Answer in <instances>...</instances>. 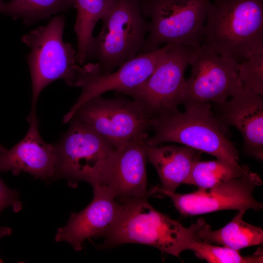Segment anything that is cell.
Segmentation results:
<instances>
[{
  "label": "cell",
  "mask_w": 263,
  "mask_h": 263,
  "mask_svg": "<svg viewBox=\"0 0 263 263\" xmlns=\"http://www.w3.org/2000/svg\"><path fill=\"white\" fill-rule=\"evenodd\" d=\"M185 111L150 119L154 133L146 140L149 146L167 143L182 144L216 159L240 166L239 153L226 134V127L217 118L211 104L186 107Z\"/></svg>",
  "instance_id": "277c9868"
},
{
  "label": "cell",
  "mask_w": 263,
  "mask_h": 263,
  "mask_svg": "<svg viewBox=\"0 0 263 263\" xmlns=\"http://www.w3.org/2000/svg\"><path fill=\"white\" fill-rule=\"evenodd\" d=\"M142 0H115L94 37L88 59L96 60L99 72L110 73L141 53L149 29Z\"/></svg>",
  "instance_id": "5b68a950"
},
{
  "label": "cell",
  "mask_w": 263,
  "mask_h": 263,
  "mask_svg": "<svg viewBox=\"0 0 263 263\" xmlns=\"http://www.w3.org/2000/svg\"><path fill=\"white\" fill-rule=\"evenodd\" d=\"M193 50L172 44L147 79L128 95L149 118L179 112L186 91L185 73Z\"/></svg>",
  "instance_id": "ba28073f"
},
{
  "label": "cell",
  "mask_w": 263,
  "mask_h": 263,
  "mask_svg": "<svg viewBox=\"0 0 263 263\" xmlns=\"http://www.w3.org/2000/svg\"><path fill=\"white\" fill-rule=\"evenodd\" d=\"M239 79L242 87L263 95V53L252 54L243 59L238 66Z\"/></svg>",
  "instance_id": "603a6c76"
},
{
  "label": "cell",
  "mask_w": 263,
  "mask_h": 263,
  "mask_svg": "<svg viewBox=\"0 0 263 263\" xmlns=\"http://www.w3.org/2000/svg\"><path fill=\"white\" fill-rule=\"evenodd\" d=\"M248 169L246 166H237L219 159L199 160L194 164L185 184L195 186L199 189H208L238 177Z\"/></svg>",
  "instance_id": "44dd1931"
},
{
  "label": "cell",
  "mask_w": 263,
  "mask_h": 263,
  "mask_svg": "<svg viewBox=\"0 0 263 263\" xmlns=\"http://www.w3.org/2000/svg\"><path fill=\"white\" fill-rule=\"evenodd\" d=\"M238 64L204 44L194 48L189 60L191 73L186 80L182 104L186 107L221 104L234 96L242 88L238 76Z\"/></svg>",
  "instance_id": "30bf717a"
},
{
  "label": "cell",
  "mask_w": 263,
  "mask_h": 263,
  "mask_svg": "<svg viewBox=\"0 0 263 263\" xmlns=\"http://www.w3.org/2000/svg\"><path fill=\"white\" fill-rule=\"evenodd\" d=\"M4 3L3 0H0V11Z\"/></svg>",
  "instance_id": "484cf974"
},
{
  "label": "cell",
  "mask_w": 263,
  "mask_h": 263,
  "mask_svg": "<svg viewBox=\"0 0 263 263\" xmlns=\"http://www.w3.org/2000/svg\"><path fill=\"white\" fill-rule=\"evenodd\" d=\"M73 6L74 0H10L4 3L0 13L15 20L21 19L25 25L30 26Z\"/></svg>",
  "instance_id": "ffe728a7"
},
{
  "label": "cell",
  "mask_w": 263,
  "mask_h": 263,
  "mask_svg": "<svg viewBox=\"0 0 263 263\" xmlns=\"http://www.w3.org/2000/svg\"><path fill=\"white\" fill-rule=\"evenodd\" d=\"M148 198L118 201L120 204L113 222L100 234L104 238L99 247L110 248L125 244H140L153 246L162 253L177 257L189 250L199 240L197 232L203 218L189 227L155 209Z\"/></svg>",
  "instance_id": "6da1fadb"
},
{
  "label": "cell",
  "mask_w": 263,
  "mask_h": 263,
  "mask_svg": "<svg viewBox=\"0 0 263 263\" xmlns=\"http://www.w3.org/2000/svg\"><path fill=\"white\" fill-rule=\"evenodd\" d=\"M9 207L15 212L20 210L22 207L18 192L8 188L0 178V212Z\"/></svg>",
  "instance_id": "cb8c5ba5"
},
{
  "label": "cell",
  "mask_w": 263,
  "mask_h": 263,
  "mask_svg": "<svg viewBox=\"0 0 263 263\" xmlns=\"http://www.w3.org/2000/svg\"><path fill=\"white\" fill-rule=\"evenodd\" d=\"M68 130L54 145L56 178L75 188L86 182L95 188H106L110 181L118 150L89 125L73 117Z\"/></svg>",
  "instance_id": "3957f363"
},
{
  "label": "cell",
  "mask_w": 263,
  "mask_h": 263,
  "mask_svg": "<svg viewBox=\"0 0 263 263\" xmlns=\"http://www.w3.org/2000/svg\"><path fill=\"white\" fill-rule=\"evenodd\" d=\"M189 250L195 256L209 263H262L263 252L259 248L250 256H243L239 250L225 246L215 245L212 244L194 241L191 244Z\"/></svg>",
  "instance_id": "7402d4cb"
},
{
  "label": "cell",
  "mask_w": 263,
  "mask_h": 263,
  "mask_svg": "<svg viewBox=\"0 0 263 263\" xmlns=\"http://www.w3.org/2000/svg\"><path fill=\"white\" fill-rule=\"evenodd\" d=\"M63 15L55 16L48 24L23 35L22 41L30 48L27 56L30 70L32 98L29 115L36 113V105L42 91L57 79L74 87L77 68L75 50L63 40L65 23Z\"/></svg>",
  "instance_id": "8992f818"
},
{
  "label": "cell",
  "mask_w": 263,
  "mask_h": 263,
  "mask_svg": "<svg viewBox=\"0 0 263 263\" xmlns=\"http://www.w3.org/2000/svg\"><path fill=\"white\" fill-rule=\"evenodd\" d=\"M262 184L259 175L249 169L238 177L189 193L162 190L157 186L155 189L157 195L169 197L182 215L188 216L225 210H261L263 204L255 199L253 192Z\"/></svg>",
  "instance_id": "7c38bea8"
},
{
  "label": "cell",
  "mask_w": 263,
  "mask_h": 263,
  "mask_svg": "<svg viewBox=\"0 0 263 263\" xmlns=\"http://www.w3.org/2000/svg\"><path fill=\"white\" fill-rule=\"evenodd\" d=\"M244 210L238 211L233 219L224 227L212 230L203 219L197 232L200 241L217 244L234 250L261 245L263 243V230L261 227L244 222Z\"/></svg>",
  "instance_id": "ac0fdd59"
},
{
  "label": "cell",
  "mask_w": 263,
  "mask_h": 263,
  "mask_svg": "<svg viewBox=\"0 0 263 263\" xmlns=\"http://www.w3.org/2000/svg\"><path fill=\"white\" fill-rule=\"evenodd\" d=\"M12 232V229L8 227L0 226V238L6 236L10 235ZM3 261L0 258V263Z\"/></svg>",
  "instance_id": "d4e9b609"
},
{
  "label": "cell",
  "mask_w": 263,
  "mask_h": 263,
  "mask_svg": "<svg viewBox=\"0 0 263 263\" xmlns=\"http://www.w3.org/2000/svg\"><path fill=\"white\" fill-rule=\"evenodd\" d=\"M73 117L89 125L118 150L150 129V118L139 106L123 97H94L80 105Z\"/></svg>",
  "instance_id": "8fae6325"
},
{
  "label": "cell",
  "mask_w": 263,
  "mask_h": 263,
  "mask_svg": "<svg viewBox=\"0 0 263 263\" xmlns=\"http://www.w3.org/2000/svg\"><path fill=\"white\" fill-rule=\"evenodd\" d=\"M212 0H142L149 29L141 53L172 44L197 48L202 44L207 11Z\"/></svg>",
  "instance_id": "52a82bcc"
},
{
  "label": "cell",
  "mask_w": 263,
  "mask_h": 263,
  "mask_svg": "<svg viewBox=\"0 0 263 263\" xmlns=\"http://www.w3.org/2000/svg\"><path fill=\"white\" fill-rule=\"evenodd\" d=\"M215 114L225 127L231 126L240 132L244 153L259 161L263 159V96L242 88L229 100L216 104Z\"/></svg>",
  "instance_id": "5bb4252c"
},
{
  "label": "cell",
  "mask_w": 263,
  "mask_h": 263,
  "mask_svg": "<svg viewBox=\"0 0 263 263\" xmlns=\"http://www.w3.org/2000/svg\"><path fill=\"white\" fill-rule=\"evenodd\" d=\"M27 120L30 125L21 141L10 150L0 145V171H10L15 175L25 172L45 181L56 178L55 145L41 138L36 114L28 116Z\"/></svg>",
  "instance_id": "4fadbf2b"
},
{
  "label": "cell",
  "mask_w": 263,
  "mask_h": 263,
  "mask_svg": "<svg viewBox=\"0 0 263 263\" xmlns=\"http://www.w3.org/2000/svg\"><path fill=\"white\" fill-rule=\"evenodd\" d=\"M94 189L91 202L78 213L71 212L67 224L57 229L55 239L65 242L76 251L82 249L83 242L90 238H98L114 220L120 204L104 187Z\"/></svg>",
  "instance_id": "9a60e30c"
},
{
  "label": "cell",
  "mask_w": 263,
  "mask_h": 263,
  "mask_svg": "<svg viewBox=\"0 0 263 263\" xmlns=\"http://www.w3.org/2000/svg\"><path fill=\"white\" fill-rule=\"evenodd\" d=\"M147 160L155 168L161 184L162 190L174 192L185 184L201 152L186 146L162 144L149 146L146 144Z\"/></svg>",
  "instance_id": "e0dca14e"
},
{
  "label": "cell",
  "mask_w": 263,
  "mask_h": 263,
  "mask_svg": "<svg viewBox=\"0 0 263 263\" xmlns=\"http://www.w3.org/2000/svg\"><path fill=\"white\" fill-rule=\"evenodd\" d=\"M74 0L77 12L74 26L77 40L76 60L81 66L88 60L96 24L108 14L115 0Z\"/></svg>",
  "instance_id": "d6986e66"
},
{
  "label": "cell",
  "mask_w": 263,
  "mask_h": 263,
  "mask_svg": "<svg viewBox=\"0 0 263 263\" xmlns=\"http://www.w3.org/2000/svg\"><path fill=\"white\" fill-rule=\"evenodd\" d=\"M148 136V132L143 133L118 150L106 187L118 201L156 195L154 187L147 189L146 140Z\"/></svg>",
  "instance_id": "2e32d148"
},
{
  "label": "cell",
  "mask_w": 263,
  "mask_h": 263,
  "mask_svg": "<svg viewBox=\"0 0 263 263\" xmlns=\"http://www.w3.org/2000/svg\"><path fill=\"white\" fill-rule=\"evenodd\" d=\"M172 45L166 44L153 51L140 53L110 73H101L96 63L78 65L74 87L81 88V93L64 116L63 123L69 122L76 110L84 102L107 92L113 91L128 95L147 79Z\"/></svg>",
  "instance_id": "9c48e42d"
},
{
  "label": "cell",
  "mask_w": 263,
  "mask_h": 263,
  "mask_svg": "<svg viewBox=\"0 0 263 263\" xmlns=\"http://www.w3.org/2000/svg\"><path fill=\"white\" fill-rule=\"evenodd\" d=\"M202 44L238 62L263 53V0H212Z\"/></svg>",
  "instance_id": "7a4b0ae2"
}]
</instances>
